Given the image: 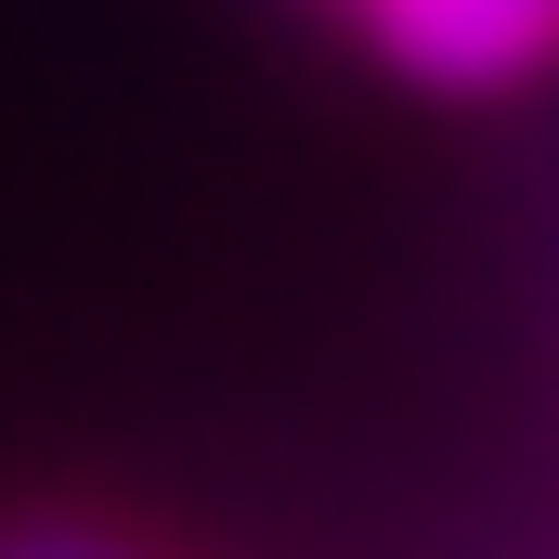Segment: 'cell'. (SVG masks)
<instances>
[{
  "label": "cell",
  "instance_id": "1",
  "mask_svg": "<svg viewBox=\"0 0 559 559\" xmlns=\"http://www.w3.org/2000/svg\"><path fill=\"white\" fill-rule=\"evenodd\" d=\"M365 39L429 92H508L559 52V0H365Z\"/></svg>",
  "mask_w": 559,
  "mask_h": 559
},
{
  "label": "cell",
  "instance_id": "2",
  "mask_svg": "<svg viewBox=\"0 0 559 559\" xmlns=\"http://www.w3.org/2000/svg\"><path fill=\"white\" fill-rule=\"evenodd\" d=\"M0 559H143V547H118V534H79V521H52V534H13Z\"/></svg>",
  "mask_w": 559,
  "mask_h": 559
}]
</instances>
